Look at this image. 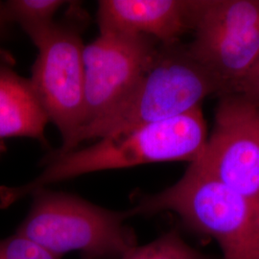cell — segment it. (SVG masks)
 <instances>
[{"label": "cell", "instance_id": "obj_1", "mask_svg": "<svg viewBox=\"0 0 259 259\" xmlns=\"http://www.w3.org/2000/svg\"><path fill=\"white\" fill-rule=\"evenodd\" d=\"M207 137L206 122L198 107L174 118L100 139L87 148L54 155L41 174L27 185L0 188V205L5 207L47 185L83 174L154 162L191 163L201 157Z\"/></svg>", "mask_w": 259, "mask_h": 259}, {"label": "cell", "instance_id": "obj_2", "mask_svg": "<svg viewBox=\"0 0 259 259\" xmlns=\"http://www.w3.org/2000/svg\"><path fill=\"white\" fill-rule=\"evenodd\" d=\"M212 94L221 96L219 82L181 42L160 45L138 83L106 115L84 126L68 152L83 140L106 139L185 114ZM67 152V153H68Z\"/></svg>", "mask_w": 259, "mask_h": 259}, {"label": "cell", "instance_id": "obj_3", "mask_svg": "<svg viewBox=\"0 0 259 259\" xmlns=\"http://www.w3.org/2000/svg\"><path fill=\"white\" fill-rule=\"evenodd\" d=\"M17 233L60 259L71 251L82 259H122L137 244L125 225L129 211H112L63 192L40 189Z\"/></svg>", "mask_w": 259, "mask_h": 259}, {"label": "cell", "instance_id": "obj_4", "mask_svg": "<svg viewBox=\"0 0 259 259\" xmlns=\"http://www.w3.org/2000/svg\"><path fill=\"white\" fill-rule=\"evenodd\" d=\"M255 204L191 162L176 184L144 196L130 216L176 213L189 229L219 244L224 259H241Z\"/></svg>", "mask_w": 259, "mask_h": 259}, {"label": "cell", "instance_id": "obj_5", "mask_svg": "<svg viewBox=\"0 0 259 259\" xmlns=\"http://www.w3.org/2000/svg\"><path fill=\"white\" fill-rule=\"evenodd\" d=\"M31 40L38 55L30 82L62 135L63 145L55 155H63L84 124V46L77 29L56 22Z\"/></svg>", "mask_w": 259, "mask_h": 259}, {"label": "cell", "instance_id": "obj_6", "mask_svg": "<svg viewBox=\"0 0 259 259\" xmlns=\"http://www.w3.org/2000/svg\"><path fill=\"white\" fill-rule=\"evenodd\" d=\"M214 127L194 162L252 204L259 202V105L225 94Z\"/></svg>", "mask_w": 259, "mask_h": 259}, {"label": "cell", "instance_id": "obj_7", "mask_svg": "<svg viewBox=\"0 0 259 259\" xmlns=\"http://www.w3.org/2000/svg\"><path fill=\"white\" fill-rule=\"evenodd\" d=\"M158 46L153 37L130 33H100L84 46L83 128L126 98L148 68Z\"/></svg>", "mask_w": 259, "mask_h": 259}, {"label": "cell", "instance_id": "obj_8", "mask_svg": "<svg viewBox=\"0 0 259 259\" xmlns=\"http://www.w3.org/2000/svg\"><path fill=\"white\" fill-rule=\"evenodd\" d=\"M97 19L100 33L144 35L173 45L192 31V0H101Z\"/></svg>", "mask_w": 259, "mask_h": 259}, {"label": "cell", "instance_id": "obj_9", "mask_svg": "<svg viewBox=\"0 0 259 259\" xmlns=\"http://www.w3.org/2000/svg\"><path fill=\"white\" fill-rule=\"evenodd\" d=\"M187 47L221 84L222 95L231 94L259 56V26L194 33Z\"/></svg>", "mask_w": 259, "mask_h": 259}, {"label": "cell", "instance_id": "obj_10", "mask_svg": "<svg viewBox=\"0 0 259 259\" xmlns=\"http://www.w3.org/2000/svg\"><path fill=\"white\" fill-rule=\"evenodd\" d=\"M49 121L30 79L0 63V139H44Z\"/></svg>", "mask_w": 259, "mask_h": 259}, {"label": "cell", "instance_id": "obj_11", "mask_svg": "<svg viewBox=\"0 0 259 259\" xmlns=\"http://www.w3.org/2000/svg\"><path fill=\"white\" fill-rule=\"evenodd\" d=\"M61 0H13L4 5L7 19L17 21L30 38L51 26L58 10L65 5Z\"/></svg>", "mask_w": 259, "mask_h": 259}, {"label": "cell", "instance_id": "obj_12", "mask_svg": "<svg viewBox=\"0 0 259 259\" xmlns=\"http://www.w3.org/2000/svg\"><path fill=\"white\" fill-rule=\"evenodd\" d=\"M122 259H207L188 245L179 232L172 230L156 240L136 246Z\"/></svg>", "mask_w": 259, "mask_h": 259}, {"label": "cell", "instance_id": "obj_13", "mask_svg": "<svg viewBox=\"0 0 259 259\" xmlns=\"http://www.w3.org/2000/svg\"><path fill=\"white\" fill-rule=\"evenodd\" d=\"M0 259H57L33 241L15 234L0 241Z\"/></svg>", "mask_w": 259, "mask_h": 259}, {"label": "cell", "instance_id": "obj_14", "mask_svg": "<svg viewBox=\"0 0 259 259\" xmlns=\"http://www.w3.org/2000/svg\"><path fill=\"white\" fill-rule=\"evenodd\" d=\"M232 93L241 95L259 105V56L247 73L235 85Z\"/></svg>", "mask_w": 259, "mask_h": 259}, {"label": "cell", "instance_id": "obj_15", "mask_svg": "<svg viewBox=\"0 0 259 259\" xmlns=\"http://www.w3.org/2000/svg\"><path fill=\"white\" fill-rule=\"evenodd\" d=\"M241 259H259V202L254 205Z\"/></svg>", "mask_w": 259, "mask_h": 259}, {"label": "cell", "instance_id": "obj_16", "mask_svg": "<svg viewBox=\"0 0 259 259\" xmlns=\"http://www.w3.org/2000/svg\"><path fill=\"white\" fill-rule=\"evenodd\" d=\"M6 15H5V11H4V5H2L0 3V30L1 28L3 27L4 25V22L6 21Z\"/></svg>", "mask_w": 259, "mask_h": 259}]
</instances>
